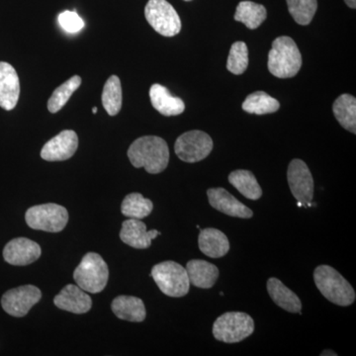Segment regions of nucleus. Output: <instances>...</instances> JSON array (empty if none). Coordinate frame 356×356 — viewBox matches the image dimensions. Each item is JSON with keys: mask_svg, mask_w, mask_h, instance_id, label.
Listing matches in <instances>:
<instances>
[{"mask_svg": "<svg viewBox=\"0 0 356 356\" xmlns=\"http://www.w3.org/2000/svg\"><path fill=\"white\" fill-rule=\"evenodd\" d=\"M314 280L318 291L332 303L341 307L355 303V289L334 267L318 266L314 271Z\"/></svg>", "mask_w": 356, "mask_h": 356, "instance_id": "nucleus-2", "label": "nucleus"}, {"mask_svg": "<svg viewBox=\"0 0 356 356\" xmlns=\"http://www.w3.org/2000/svg\"><path fill=\"white\" fill-rule=\"evenodd\" d=\"M213 149V140L207 133L193 130L182 134L175 145V154L185 163H194L207 158Z\"/></svg>", "mask_w": 356, "mask_h": 356, "instance_id": "nucleus-9", "label": "nucleus"}, {"mask_svg": "<svg viewBox=\"0 0 356 356\" xmlns=\"http://www.w3.org/2000/svg\"><path fill=\"white\" fill-rule=\"evenodd\" d=\"M102 104L110 116H116L122 108V86L120 79L110 76L102 92Z\"/></svg>", "mask_w": 356, "mask_h": 356, "instance_id": "nucleus-28", "label": "nucleus"}, {"mask_svg": "<svg viewBox=\"0 0 356 356\" xmlns=\"http://www.w3.org/2000/svg\"><path fill=\"white\" fill-rule=\"evenodd\" d=\"M25 220L31 229L58 233L67 226L69 213L65 207L58 204H42L29 208L26 212Z\"/></svg>", "mask_w": 356, "mask_h": 356, "instance_id": "nucleus-7", "label": "nucleus"}, {"mask_svg": "<svg viewBox=\"0 0 356 356\" xmlns=\"http://www.w3.org/2000/svg\"><path fill=\"white\" fill-rule=\"evenodd\" d=\"M153 202L140 193L128 194L121 206L122 214L130 219H144L153 212Z\"/></svg>", "mask_w": 356, "mask_h": 356, "instance_id": "nucleus-26", "label": "nucleus"}, {"mask_svg": "<svg viewBox=\"0 0 356 356\" xmlns=\"http://www.w3.org/2000/svg\"><path fill=\"white\" fill-rule=\"evenodd\" d=\"M159 235L161 233L156 229L147 231L146 224L138 219H128L122 224V242L138 250H145L151 247L153 240Z\"/></svg>", "mask_w": 356, "mask_h": 356, "instance_id": "nucleus-16", "label": "nucleus"}, {"mask_svg": "<svg viewBox=\"0 0 356 356\" xmlns=\"http://www.w3.org/2000/svg\"><path fill=\"white\" fill-rule=\"evenodd\" d=\"M248 50L247 44L245 42H236L232 44L229 50L227 69L232 74H242L248 69Z\"/></svg>", "mask_w": 356, "mask_h": 356, "instance_id": "nucleus-31", "label": "nucleus"}, {"mask_svg": "<svg viewBox=\"0 0 356 356\" xmlns=\"http://www.w3.org/2000/svg\"><path fill=\"white\" fill-rule=\"evenodd\" d=\"M254 332V320L243 312H227L213 325V336L217 341L226 343H240Z\"/></svg>", "mask_w": 356, "mask_h": 356, "instance_id": "nucleus-5", "label": "nucleus"}, {"mask_svg": "<svg viewBox=\"0 0 356 356\" xmlns=\"http://www.w3.org/2000/svg\"><path fill=\"white\" fill-rule=\"evenodd\" d=\"M58 20L60 27L70 34L79 32L84 27L83 20L74 11H65L60 13Z\"/></svg>", "mask_w": 356, "mask_h": 356, "instance_id": "nucleus-32", "label": "nucleus"}, {"mask_svg": "<svg viewBox=\"0 0 356 356\" xmlns=\"http://www.w3.org/2000/svg\"><path fill=\"white\" fill-rule=\"evenodd\" d=\"M229 182L250 200H259L262 196V189L254 173L250 170H238L229 173Z\"/></svg>", "mask_w": 356, "mask_h": 356, "instance_id": "nucleus-23", "label": "nucleus"}, {"mask_svg": "<svg viewBox=\"0 0 356 356\" xmlns=\"http://www.w3.org/2000/svg\"><path fill=\"white\" fill-rule=\"evenodd\" d=\"M288 10L299 25L310 24L318 8L317 0H286Z\"/></svg>", "mask_w": 356, "mask_h": 356, "instance_id": "nucleus-30", "label": "nucleus"}, {"mask_svg": "<svg viewBox=\"0 0 356 356\" xmlns=\"http://www.w3.org/2000/svg\"><path fill=\"white\" fill-rule=\"evenodd\" d=\"M79 147V137L72 130L63 131L49 140L41 151V158L47 161H63L72 158Z\"/></svg>", "mask_w": 356, "mask_h": 356, "instance_id": "nucleus-12", "label": "nucleus"}, {"mask_svg": "<svg viewBox=\"0 0 356 356\" xmlns=\"http://www.w3.org/2000/svg\"><path fill=\"white\" fill-rule=\"evenodd\" d=\"M210 205L219 212L224 213L228 216L250 219L254 216V212L247 207L245 204L240 202L224 188H210L207 191Z\"/></svg>", "mask_w": 356, "mask_h": 356, "instance_id": "nucleus-14", "label": "nucleus"}, {"mask_svg": "<svg viewBox=\"0 0 356 356\" xmlns=\"http://www.w3.org/2000/svg\"><path fill=\"white\" fill-rule=\"evenodd\" d=\"M280 103L275 98L264 92L257 91L245 98L243 103V111L250 114L264 115L274 113L280 109Z\"/></svg>", "mask_w": 356, "mask_h": 356, "instance_id": "nucleus-27", "label": "nucleus"}, {"mask_svg": "<svg viewBox=\"0 0 356 356\" xmlns=\"http://www.w3.org/2000/svg\"><path fill=\"white\" fill-rule=\"evenodd\" d=\"M74 278L77 286L86 292L99 293L106 287L109 269L106 262L96 252H88L76 267Z\"/></svg>", "mask_w": 356, "mask_h": 356, "instance_id": "nucleus-4", "label": "nucleus"}, {"mask_svg": "<svg viewBox=\"0 0 356 356\" xmlns=\"http://www.w3.org/2000/svg\"><path fill=\"white\" fill-rule=\"evenodd\" d=\"M334 117L346 130L356 133V99L355 96L343 95L334 102Z\"/></svg>", "mask_w": 356, "mask_h": 356, "instance_id": "nucleus-24", "label": "nucleus"}, {"mask_svg": "<svg viewBox=\"0 0 356 356\" xmlns=\"http://www.w3.org/2000/svg\"><path fill=\"white\" fill-rule=\"evenodd\" d=\"M20 95L17 72L8 63L0 62V107L10 111L15 108Z\"/></svg>", "mask_w": 356, "mask_h": 356, "instance_id": "nucleus-15", "label": "nucleus"}, {"mask_svg": "<svg viewBox=\"0 0 356 356\" xmlns=\"http://www.w3.org/2000/svg\"><path fill=\"white\" fill-rule=\"evenodd\" d=\"M321 355H322V356H327V355L337 356V353H334V351H332V350H325V351H323L322 353H321Z\"/></svg>", "mask_w": 356, "mask_h": 356, "instance_id": "nucleus-34", "label": "nucleus"}, {"mask_svg": "<svg viewBox=\"0 0 356 356\" xmlns=\"http://www.w3.org/2000/svg\"><path fill=\"white\" fill-rule=\"evenodd\" d=\"M185 1H191V0H185Z\"/></svg>", "mask_w": 356, "mask_h": 356, "instance_id": "nucleus-37", "label": "nucleus"}, {"mask_svg": "<svg viewBox=\"0 0 356 356\" xmlns=\"http://www.w3.org/2000/svg\"><path fill=\"white\" fill-rule=\"evenodd\" d=\"M151 275L166 296L180 298L189 292L191 282L186 269L177 262H161L153 267Z\"/></svg>", "mask_w": 356, "mask_h": 356, "instance_id": "nucleus-6", "label": "nucleus"}, {"mask_svg": "<svg viewBox=\"0 0 356 356\" xmlns=\"http://www.w3.org/2000/svg\"><path fill=\"white\" fill-rule=\"evenodd\" d=\"M297 205H298V207H303V204H302L301 202H297Z\"/></svg>", "mask_w": 356, "mask_h": 356, "instance_id": "nucleus-36", "label": "nucleus"}, {"mask_svg": "<svg viewBox=\"0 0 356 356\" xmlns=\"http://www.w3.org/2000/svg\"><path fill=\"white\" fill-rule=\"evenodd\" d=\"M267 291L274 303L283 310L301 315V300L280 280L274 277L269 278L267 281Z\"/></svg>", "mask_w": 356, "mask_h": 356, "instance_id": "nucleus-21", "label": "nucleus"}, {"mask_svg": "<svg viewBox=\"0 0 356 356\" xmlns=\"http://www.w3.org/2000/svg\"><path fill=\"white\" fill-rule=\"evenodd\" d=\"M199 248L204 254L211 259H220L228 254V238L220 229L206 228L201 229L198 238Z\"/></svg>", "mask_w": 356, "mask_h": 356, "instance_id": "nucleus-20", "label": "nucleus"}, {"mask_svg": "<svg viewBox=\"0 0 356 356\" xmlns=\"http://www.w3.org/2000/svg\"><path fill=\"white\" fill-rule=\"evenodd\" d=\"M128 158L135 168L158 175L168 168L170 149L165 140L156 136H145L135 140L128 149Z\"/></svg>", "mask_w": 356, "mask_h": 356, "instance_id": "nucleus-1", "label": "nucleus"}, {"mask_svg": "<svg viewBox=\"0 0 356 356\" xmlns=\"http://www.w3.org/2000/svg\"><path fill=\"white\" fill-rule=\"evenodd\" d=\"M42 298V293L34 285H24L4 293L1 298L3 310L13 317H24Z\"/></svg>", "mask_w": 356, "mask_h": 356, "instance_id": "nucleus-11", "label": "nucleus"}, {"mask_svg": "<svg viewBox=\"0 0 356 356\" xmlns=\"http://www.w3.org/2000/svg\"><path fill=\"white\" fill-rule=\"evenodd\" d=\"M92 112H93V114L97 113V108H96V107H93Z\"/></svg>", "mask_w": 356, "mask_h": 356, "instance_id": "nucleus-35", "label": "nucleus"}, {"mask_svg": "<svg viewBox=\"0 0 356 356\" xmlns=\"http://www.w3.org/2000/svg\"><path fill=\"white\" fill-rule=\"evenodd\" d=\"M111 309L117 318L129 322L140 323L147 317L146 307L142 299L134 296H118Z\"/></svg>", "mask_w": 356, "mask_h": 356, "instance_id": "nucleus-22", "label": "nucleus"}, {"mask_svg": "<svg viewBox=\"0 0 356 356\" xmlns=\"http://www.w3.org/2000/svg\"><path fill=\"white\" fill-rule=\"evenodd\" d=\"M185 269L191 284L201 289H210L219 277L218 267L202 259H192Z\"/></svg>", "mask_w": 356, "mask_h": 356, "instance_id": "nucleus-19", "label": "nucleus"}, {"mask_svg": "<svg viewBox=\"0 0 356 356\" xmlns=\"http://www.w3.org/2000/svg\"><path fill=\"white\" fill-rule=\"evenodd\" d=\"M266 7L245 0L241 1L236 6L235 20L243 23L248 29L254 30L266 21Z\"/></svg>", "mask_w": 356, "mask_h": 356, "instance_id": "nucleus-25", "label": "nucleus"}, {"mask_svg": "<svg viewBox=\"0 0 356 356\" xmlns=\"http://www.w3.org/2000/svg\"><path fill=\"white\" fill-rule=\"evenodd\" d=\"M81 77L74 76L67 79L62 86L55 89L48 102V110L51 113H57L67 104L72 95L81 86Z\"/></svg>", "mask_w": 356, "mask_h": 356, "instance_id": "nucleus-29", "label": "nucleus"}, {"mask_svg": "<svg viewBox=\"0 0 356 356\" xmlns=\"http://www.w3.org/2000/svg\"><path fill=\"white\" fill-rule=\"evenodd\" d=\"M42 250L38 243L29 238H17L10 241L3 250V257L11 266H29L41 257Z\"/></svg>", "mask_w": 356, "mask_h": 356, "instance_id": "nucleus-13", "label": "nucleus"}, {"mask_svg": "<svg viewBox=\"0 0 356 356\" xmlns=\"http://www.w3.org/2000/svg\"><path fill=\"white\" fill-rule=\"evenodd\" d=\"M149 98L154 108L163 116H177L184 113V100L170 95L168 89L161 84L152 86L149 89Z\"/></svg>", "mask_w": 356, "mask_h": 356, "instance_id": "nucleus-18", "label": "nucleus"}, {"mask_svg": "<svg viewBox=\"0 0 356 356\" xmlns=\"http://www.w3.org/2000/svg\"><path fill=\"white\" fill-rule=\"evenodd\" d=\"M267 65L270 74L280 79L296 76L302 67V56L294 40L287 36L274 40Z\"/></svg>", "mask_w": 356, "mask_h": 356, "instance_id": "nucleus-3", "label": "nucleus"}, {"mask_svg": "<svg viewBox=\"0 0 356 356\" xmlns=\"http://www.w3.org/2000/svg\"><path fill=\"white\" fill-rule=\"evenodd\" d=\"M287 179L295 199L303 204V207L313 206L314 179L308 165L303 161L293 159L288 166Z\"/></svg>", "mask_w": 356, "mask_h": 356, "instance_id": "nucleus-10", "label": "nucleus"}, {"mask_svg": "<svg viewBox=\"0 0 356 356\" xmlns=\"http://www.w3.org/2000/svg\"><path fill=\"white\" fill-rule=\"evenodd\" d=\"M344 2H346V6L350 7V8L355 9L356 7V0H344Z\"/></svg>", "mask_w": 356, "mask_h": 356, "instance_id": "nucleus-33", "label": "nucleus"}, {"mask_svg": "<svg viewBox=\"0 0 356 356\" xmlns=\"http://www.w3.org/2000/svg\"><path fill=\"white\" fill-rule=\"evenodd\" d=\"M58 309L74 314L88 313L92 306V300L77 285L69 284L63 288L54 299Z\"/></svg>", "mask_w": 356, "mask_h": 356, "instance_id": "nucleus-17", "label": "nucleus"}, {"mask_svg": "<svg viewBox=\"0 0 356 356\" xmlns=\"http://www.w3.org/2000/svg\"><path fill=\"white\" fill-rule=\"evenodd\" d=\"M145 15L154 31L165 37H173L181 30V21L172 4L166 0H149Z\"/></svg>", "mask_w": 356, "mask_h": 356, "instance_id": "nucleus-8", "label": "nucleus"}]
</instances>
